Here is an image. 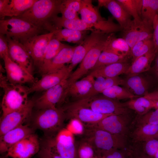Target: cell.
Instances as JSON below:
<instances>
[{
  "mask_svg": "<svg viewBox=\"0 0 158 158\" xmlns=\"http://www.w3.org/2000/svg\"><path fill=\"white\" fill-rule=\"evenodd\" d=\"M40 141L35 133L25 137L11 147L6 155L11 158H31L39 152Z\"/></svg>",
  "mask_w": 158,
  "mask_h": 158,
  "instance_id": "cell-14",
  "label": "cell"
},
{
  "mask_svg": "<svg viewBox=\"0 0 158 158\" xmlns=\"http://www.w3.org/2000/svg\"><path fill=\"white\" fill-rule=\"evenodd\" d=\"M98 6L107 9L118 22L121 30L132 20V17L125 10L117 0H99Z\"/></svg>",
  "mask_w": 158,
  "mask_h": 158,
  "instance_id": "cell-26",
  "label": "cell"
},
{
  "mask_svg": "<svg viewBox=\"0 0 158 158\" xmlns=\"http://www.w3.org/2000/svg\"><path fill=\"white\" fill-rule=\"evenodd\" d=\"M81 6V0H62L60 7L61 17L67 19L79 18V13Z\"/></svg>",
  "mask_w": 158,
  "mask_h": 158,
  "instance_id": "cell-36",
  "label": "cell"
},
{
  "mask_svg": "<svg viewBox=\"0 0 158 158\" xmlns=\"http://www.w3.org/2000/svg\"><path fill=\"white\" fill-rule=\"evenodd\" d=\"M53 35V32L36 35L23 44L34 65L38 68L42 65L47 46Z\"/></svg>",
  "mask_w": 158,
  "mask_h": 158,
  "instance_id": "cell-11",
  "label": "cell"
},
{
  "mask_svg": "<svg viewBox=\"0 0 158 158\" xmlns=\"http://www.w3.org/2000/svg\"><path fill=\"white\" fill-rule=\"evenodd\" d=\"M97 94L89 98L74 101L79 105L104 114L120 115L130 114V109L124 103Z\"/></svg>",
  "mask_w": 158,
  "mask_h": 158,
  "instance_id": "cell-8",
  "label": "cell"
},
{
  "mask_svg": "<svg viewBox=\"0 0 158 158\" xmlns=\"http://www.w3.org/2000/svg\"><path fill=\"white\" fill-rule=\"evenodd\" d=\"M67 129H62L55 136L44 137L40 141L41 146L64 158H79L78 149Z\"/></svg>",
  "mask_w": 158,
  "mask_h": 158,
  "instance_id": "cell-7",
  "label": "cell"
},
{
  "mask_svg": "<svg viewBox=\"0 0 158 158\" xmlns=\"http://www.w3.org/2000/svg\"><path fill=\"white\" fill-rule=\"evenodd\" d=\"M76 47L66 45L50 61L38 68L39 72L42 75L56 71L64 67L71 61Z\"/></svg>",
  "mask_w": 158,
  "mask_h": 158,
  "instance_id": "cell-25",
  "label": "cell"
},
{
  "mask_svg": "<svg viewBox=\"0 0 158 158\" xmlns=\"http://www.w3.org/2000/svg\"><path fill=\"white\" fill-rule=\"evenodd\" d=\"M82 123L77 119H72L67 129L69 130L72 128L73 131L76 133H83L85 128Z\"/></svg>",
  "mask_w": 158,
  "mask_h": 158,
  "instance_id": "cell-47",
  "label": "cell"
},
{
  "mask_svg": "<svg viewBox=\"0 0 158 158\" xmlns=\"http://www.w3.org/2000/svg\"><path fill=\"white\" fill-rule=\"evenodd\" d=\"M153 50L154 49L152 38L138 42L130 49V56L132 63L139 57Z\"/></svg>",
  "mask_w": 158,
  "mask_h": 158,
  "instance_id": "cell-39",
  "label": "cell"
},
{
  "mask_svg": "<svg viewBox=\"0 0 158 158\" xmlns=\"http://www.w3.org/2000/svg\"><path fill=\"white\" fill-rule=\"evenodd\" d=\"M128 158H139L133 152H130Z\"/></svg>",
  "mask_w": 158,
  "mask_h": 158,
  "instance_id": "cell-52",
  "label": "cell"
},
{
  "mask_svg": "<svg viewBox=\"0 0 158 158\" xmlns=\"http://www.w3.org/2000/svg\"><path fill=\"white\" fill-rule=\"evenodd\" d=\"M99 8L93 5L92 0H81V7L79 13L81 19L97 30L105 34H110L121 31L119 24L114 22L113 17H109L106 19L102 16Z\"/></svg>",
  "mask_w": 158,
  "mask_h": 158,
  "instance_id": "cell-5",
  "label": "cell"
},
{
  "mask_svg": "<svg viewBox=\"0 0 158 158\" xmlns=\"http://www.w3.org/2000/svg\"><path fill=\"white\" fill-rule=\"evenodd\" d=\"M125 106L130 109L135 111L138 116L143 115L154 108V103L152 100L144 97L130 99L124 103Z\"/></svg>",
  "mask_w": 158,
  "mask_h": 158,
  "instance_id": "cell-34",
  "label": "cell"
},
{
  "mask_svg": "<svg viewBox=\"0 0 158 158\" xmlns=\"http://www.w3.org/2000/svg\"><path fill=\"white\" fill-rule=\"evenodd\" d=\"M63 108L66 118L77 119L87 125L96 123L111 114H104L82 106L75 102L68 103Z\"/></svg>",
  "mask_w": 158,
  "mask_h": 158,
  "instance_id": "cell-12",
  "label": "cell"
},
{
  "mask_svg": "<svg viewBox=\"0 0 158 158\" xmlns=\"http://www.w3.org/2000/svg\"><path fill=\"white\" fill-rule=\"evenodd\" d=\"M158 16V0H142L141 18L153 26Z\"/></svg>",
  "mask_w": 158,
  "mask_h": 158,
  "instance_id": "cell-33",
  "label": "cell"
},
{
  "mask_svg": "<svg viewBox=\"0 0 158 158\" xmlns=\"http://www.w3.org/2000/svg\"><path fill=\"white\" fill-rule=\"evenodd\" d=\"M66 45L53 36L47 46L42 65L40 67L50 61Z\"/></svg>",
  "mask_w": 158,
  "mask_h": 158,
  "instance_id": "cell-40",
  "label": "cell"
},
{
  "mask_svg": "<svg viewBox=\"0 0 158 158\" xmlns=\"http://www.w3.org/2000/svg\"><path fill=\"white\" fill-rule=\"evenodd\" d=\"M131 64L128 62L115 63L104 66L91 71L89 74L94 78H113L125 74Z\"/></svg>",
  "mask_w": 158,
  "mask_h": 158,
  "instance_id": "cell-28",
  "label": "cell"
},
{
  "mask_svg": "<svg viewBox=\"0 0 158 158\" xmlns=\"http://www.w3.org/2000/svg\"><path fill=\"white\" fill-rule=\"evenodd\" d=\"M37 157L38 158H64L53 153L41 146L39 152L37 154Z\"/></svg>",
  "mask_w": 158,
  "mask_h": 158,
  "instance_id": "cell-48",
  "label": "cell"
},
{
  "mask_svg": "<svg viewBox=\"0 0 158 158\" xmlns=\"http://www.w3.org/2000/svg\"><path fill=\"white\" fill-rule=\"evenodd\" d=\"M108 37L99 42L88 51L79 66L67 79L66 88L78 80L94 67L104 49Z\"/></svg>",
  "mask_w": 158,
  "mask_h": 158,
  "instance_id": "cell-10",
  "label": "cell"
},
{
  "mask_svg": "<svg viewBox=\"0 0 158 158\" xmlns=\"http://www.w3.org/2000/svg\"><path fill=\"white\" fill-rule=\"evenodd\" d=\"M155 58L154 64L152 67L151 68L150 70L151 71L155 80L158 82V53Z\"/></svg>",
  "mask_w": 158,
  "mask_h": 158,
  "instance_id": "cell-50",
  "label": "cell"
},
{
  "mask_svg": "<svg viewBox=\"0 0 158 158\" xmlns=\"http://www.w3.org/2000/svg\"><path fill=\"white\" fill-rule=\"evenodd\" d=\"M96 78L92 88L82 99L101 93L105 89L113 86L122 85L123 80V79L119 76L110 78L99 77Z\"/></svg>",
  "mask_w": 158,
  "mask_h": 158,
  "instance_id": "cell-32",
  "label": "cell"
},
{
  "mask_svg": "<svg viewBox=\"0 0 158 158\" xmlns=\"http://www.w3.org/2000/svg\"><path fill=\"white\" fill-rule=\"evenodd\" d=\"M62 0H37L22 15L16 17L46 30L49 20L60 13Z\"/></svg>",
  "mask_w": 158,
  "mask_h": 158,
  "instance_id": "cell-3",
  "label": "cell"
},
{
  "mask_svg": "<svg viewBox=\"0 0 158 158\" xmlns=\"http://www.w3.org/2000/svg\"><path fill=\"white\" fill-rule=\"evenodd\" d=\"M144 97L152 100L158 101V90L148 92Z\"/></svg>",
  "mask_w": 158,
  "mask_h": 158,
  "instance_id": "cell-51",
  "label": "cell"
},
{
  "mask_svg": "<svg viewBox=\"0 0 158 158\" xmlns=\"http://www.w3.org/2000/svg\"><path fill=\"white\" fill-rule=\"evenodd\" d=\"M7 38L10 58L27 72L33 75V61L24 45L18 41L7 37Z\"/></svg>",
  "mask_w": 158,
  "mask_h": 158,
  "instance_id": "cell-18",
  "label": "cell"
},
{
  "mask_svg": "<svg viewBox=\"0 0 158 158\" xmlns=\"http://www.w3.org/2000/svg\"><path fill=\"white\" fill-rule=\"evenodd\" d=\"M101 93L105 97L118 101L126 99H132L138 97L133 94L126 88L118 85L109 87Z\"/></svg>",
  "mask_w": 158,
  "mask_h": 158,
  "instance_id": "cell-37",
  "label": "cell"
},
{
  "mask_svg": "<svg viewBox=\"0 0 158 158\" xmlns=\"http://www.w3.org/2000/svg\"><path fill=\"white\" fill-rule=\"evenodd\" d=\"M0 85L4 90L1 102V117L25 106L29 100V88L23 85L13 84L9 82L6 76L0 74Z\"/></svg>",
  "mask_w": 158,
  "mask_h": 158,
  "instance_id": "cell-2",
  "label": "cell"
},
{
  "mask_svg": "<svg viewBox=\"0 0 158 158\" xmlns=\"http://www.w3.org/2000/svg\"><path fill=\"white\" fill-rule=\"evenodd\" d=\"M152 138H154L158 140V132Z\"/></svg>",
  "mask_w": 158,
  "mask_h": 158,
  "instance_id": "cell-55",
  "label": "cell"
},
{
  "mask_svg": "<svg viewBox=\"0 0 158 158\" xmlns=\"http://www.w3.org/2000/svg\"><path fill=\"white\" fill-rule=\"evenodd\" d=\"M78 154L79 158H98L93 147L84 141L78 149Z\"/></svg>",
  "mask_w": 158,
  "mask_h": 158,
  "instance_id": "cell-44",
  "label": "cell"
},
{
  "mask_svg": "<svg viewBox=\"0 0 158 158\" xmlns=\"http://www.w3.org/2000/svg\"><path fill=\"white\" fill-rule=\"evenodd\" d=\"M153 101V100H152ZM154 103V108L155 109H158V101H153Z\"/></svg>",
  "mask_w": 158,
  "mask_h": 158,
  "instance_id": "cell-54",
  "label": "cell"
},
{
  "mask_svg": "<svg viewBox=\"0 0 158 158\" xmlns=\"http://www.w3.org/2000/svg\"><path fill=\"white\" fill-rule=\"evenodd\" d=\"M155 109L143 115H138L136 118L137 125L147 124L158 125V109Z\"/></svg>",
  "mask_w": 158,
  "mask_h": 158,
  "instance_id": "cell-42",
  "label": "cell"
},
{
  "mask_svg": "<svg viewBox=\"0 0 158 158\" xmlns=\"http://www.w3.org/2000/svg\"><path fill=\"white\" fill-rule=\"evenodd\" d=\"M0 56L3 59L6 56H9L8 47L7 37L0 34Z\"/></svg>",
  "mask_w": 158,
  "mask_h": 158,
  "instance_id": "cell-46",
  "label": "cell"
},
{
  "mask_svg": "<svg viewBox=\"0 0 158 158\" xmlns=\"http://www.w3.org/2000/svg\"><path fill=\"white\" fill-rule=\"evenodd\" d=\"M6 77L9 83L13 84L22 85L31 83L32 84L36 80L31 75L13 61L9 56L3 59Z\"/></svg>",
  "mask_w": 158,
  "mask_h": 158,
  "instance_id": "cell-20",
  "label": "cell"
},
{
  "mask_svg": "<svg viewBox=\"0 0 158 158\" xmlns=\"http://www.w3.org/2000/svg\"><path fill=\"white\" fill-rule=\"evenodd\" d=\"M128 57L118 55L113 53L103 51L100 55L91 71L102 67L115 63L128 62Z\"/></svg>",
  "mask_w": 158,
  "mask_h": 158,
  "instance_id": "cell-38",
  "label": "cell"
},
{
  "mask_svg": "<svg viewBox=\"0 0 158 158\" xmlns=\"http://www.w3.org/2000/svg\"><path fill=\"white\" fill-rule=\"evenodd\" d=\"M144 142L143 151L137 153L154 158L158 150V140L152 138Z\"/></svg>",
  "mask_w": 158,
  "mask_h": 158,
  "instance_id": "cell-43",
  "label": "cell"
},
{
  "mask_svg": "<svg viewBox=\"0 0 158 158\" xmlns=\"http://www.w3.org/2000/svg\"><path fill=\"white\" fill-rule=\"evenodd\" d=\"M64 28L80 31H97L81 19L79 18L67 19L58 16L51 18L47 25L46 29L49 32H52L55 30Z\"/></svg>",
  "mask_w": 158,
  "mask_h": 158,
  "instance_id": "cell-22",
  "label": "cell"
},
{
  "mask_svg": "<svg viewBox=\"0 0 158 158\" xmlns=\"http://www.w3.org/2000/svg\"><path fill=\"white\" fill-rule=\"evenodd\" d=\"M35 129L28 125H22L0 136V152L6 154L9 149L21 140L35 133Z\"/></svg>",
  "mask_w": 158,
  "mask_h": 158,
  "instance_id": "cell-21",
  "label": "cell"
},
{
  "mask_svg": "<svg viewBox=\"0 0 158 158\" xmlns=\"http://www.w3.org/2000/svg\"><path fill=\"white\" fill-rule=\"evenodd\" d=\"M44 30L23 19L13 17L0 20V34L23 44L30 38Z\"/></svg>",
  "mask_w": 158,
  "mask_h": 158,
  "instance_id": "cell-4",
  "label": "cell"
},
{
  "mask_svg": "<svg viewBox=\"0 0 158 158\" xmlns=\"http://www.w3.org/2000/svg\"><path fill=\"white\" fill-rule=\"evenodd\" d=\"M125 10L133 18L140 21L142 19L139 15L136 0H117Z\"/></svg>",
  "mask_w": 158,
  "mask_h": 158,
  "instance_id": "cell-41",
  "label": "cell"
},
{
  "mask_svg": "<svg viewBox=\"0 0 158 158\" xmlns=\"http://www.w3.org/2000/svg\"><path fill=\"white\" fill-rule=\"evenodd\" d=\"M10 157L7 156L6 154L3 155L1 156L0 158H9Z\"/></svg>",
  "mask_w": 158,
  "mask_h": 158,
  "instance_id": "cell-56",
  "label": "cell"
},
{
  "mask_svg": "<svg viewBox=\"0 0 158 158\" xmlns=\"http://www.w3.org/2000/svg\"><path fill=\"white\" fill-rule=\"evenodd\" d=\"M95 80V78L89 74L74 83L66 88L63 96V102L68 97H71L73 100V102L82 99L90 91Z\"/></svg>",
  "mask_w": 158,
  "mask_h": 158,
  "instance_id": "cell-23",
  "label": "cell"
},
{
  "mask_svg": "<svg viewBox=\"0 0 158 158\" xmlns=\"http://www.w3.org/2000/svg\"><path fill=\"white\" fill-rule=\"evenodd\" d=\"M37 0H0V17L20 16L30 8ZM2 19L1 20H2Z\"/></svg>",
  "mask_w": 158,
  "mask_h": 158,
  "instance_id": "cell-24",
  "label": "cell"
},
{
  "mask_svg": "<svg viewBox=\"0 0 158 158\" xmlns=\"http://www.w3.org/2000/svg\"><path fill=\"white\" fill-rule=\"evenodd\" d=\"M158 132V125L147 124L137 126L132 134V137L135 142H144Z\"/></svg>",
  "mask_w": 158,
  "mask_h": 158,
  "instance_id": "cell-35",
  "label": "cell"
},
{
  "mask_svg": "<svg viewBox=\"0 0 158 158\" xmlns=\"http://www.w3.org/2000/svg\"><path fill=\"white\" fill-rule=\"evenodd\" d=\"M153 25L142 20H132L122 31V38L129 46L130 49L137 42L141 40L152 38Z\"/></svg>",
  "mask_w": 158,
  "mask_h": 158,
  "instance_id": "cell-9",
  "label": "cell"
},
{
  "mask_svg": "<svg viewBox=\"0 0 158 158\" xmlns=\"http://www.w3.org/2000/svg\"><path fill=\"white\" fill-rule=\"evenodd\" d=\"M152 40L154 45V51L156 55L158 53V16L154 27Z\"/></svg>",
  "mask_w": 158,
  "mask_h": 158,
  "instance_id": "cell-49",
  "label": "cell"
},
{
  "mask_svg": "<svg viewBox=\"0 0 158 158\" xmlns=\"http://www.w3.org/2000/svg\"><path fill=\"white\" fill-rule=\"evenodd\" d=\"M66 119L62 107L39 109L33 118L32 127L42 130L45 136H54L62 129Z\"/></svg>",
  "mask_w": 158,
  "mask_h": 158,
  "instance_id": "cell-6",
  "label": "cell"
},
{
  "mask_svg": "<svg viewBox=\"0 0 158 158\" xmlns=\"http://www.w3.org/2000/svg\"></svg>",
  "mask_w": 158,
  "mask_h": 158,
  "instance_id": "cell-58",
  "label": "cell"
},
{
  "mask_svg": "<svg viewBox=\"0 0 158 158\" xmlns=\"http://www.w3.org/2000/svg\"><path fill=\"white\" fill-rule=\"evenodd\" d=\"M156 56L154 50H153L139 57L131 63L125 74L127 76H130L149 71L151 63Z\"/></svg>",
  "mask_w": 158,
  "mask_h": 158,
  "instance_id": "cell-29",
  "label": "cell"
},
{
  "mask_svg": "<svg viewBox=\"0 0 158 158\" xmlns=\"http://www.w3.org/2000/svg\"><path fill=\"white\" fill-rule=\"evenodd\" d=\"M109 34L99 31L91 32L83 41L76 47L69 68L71 71L81 63L88 51L99 42L107 37Z\"/></svg>",
  "mask_w": 158,
  "mask_h": 158,
  "instance_id": "cell-19",
  "label": "cell"
},
{
  "mask_svg": "<svg viewBox=\"0 0 158 158\" xmlns=\"http://www.w3.org/2000/svg\"><path fill=\"white\" fill-rule=\"evenodd\" d=\"M131 120L129 114H113L108 116L98 123L92 125L111 133L126 138Z\"/></svg>",
  "mask_w": 158,
  "mask_h": 158,
  "instance_id": "cell-13",
  "label": "cell"
},
{
  "mask_svg": "<svg viewBox=\"0 0 158 158\" xmlns=\"http://www.w3.org/2000/svg\"><path fill=\"white\" fill-rule=\"evenodd\" d=\"M136 155L139 158H153L140 154H137Z\"/></svg>",
  "mask_w": 158,
  "mask_h": 158,
  "instance_id": "cell-53",
  "label": "cell"
},
{
  "mask_svg": "<svg viewBox=\"0 0 158 158\" xmlns=\"http://www.w3.org/2000/svg\"><path fill=\"white\" fill-rule=\"evenodd\" d=\"M35 101L29 100L26 105L19 110L1 117L0 123V136L21 125L31 116Z\"/></svg>",
  "mask_w": 158,
  "mask_h": 158,
  "instance_id": "cell-15",
  "label": "cell"
},
{
  "mask_svg": "<svg viewBox=\"0 0 158 158\" xmlns=\"http://www.w3.org/2000/svg\"><path fill=\"white\" fill-rule=\"evenodd\" d=\"M132 93L138 97H144L148 92L150 84L145 77L139 74L127 76L122 84Z\"/></svg>",
  "mask_w": 158,
  "mask_h": 158,
  "instance_id": "cell-27",
  "label": "cell"
},
{
  "mask_svg": "<svg viewBox=\"0 0 158 158\" xmlns=\"http://www.w3.org/2000/svg\"><path fill=\"white\" fill-rule=\"evenodd\" d=\"M90 31H80L66 28L54 30L53 37L60 42L79 44L88 35Z\"/></svg>",
  "mask_w": 158,
  "mask_h": 158,
  "instance_id": "cell-31",
  "label": "cell"
},
{
  "mask_svg": "<svg viewBox=\"0 0 158 158\" xmlns=\"http://www.w3.org/2000/svg\"><path fill=\"white\" fill-rule=\"evenodd\" d=\"M154 158H158V150L155 154Z\"/></svg>",
  "mask_w": 158,
  "mask_h": 158,
  "instance_id": "cell-57",
  "label": "cell"
},
{
  "mask_svg": "<svg viewBox=\"0 0 158 158\" xmlns=\"http://www.w3.org/2000/svg\"><path fill=\"white\" fill-rule=\"evenodd\" d=\"M103 51L129 57L130 56V48L124 39L116 37L112 33L108 36Z\"/></svg>",
  "mask_w": 158,
  "mask_h": 158,
  "instance_id": "cell-30",
  "label": "cell"
},
{
  "mask_svg": "<svg viewBox=\"0 0 158 158\" xmlns=\"http://www.w3.org/2000/svg\"><path fill=\"white\" fill-rule=\"evenodd\" d=\"M66 80L45 91L35 101L34 107L38 110L59 107V104H62L63 96L66 88Z\"/></svg>",
  "mask_w": 158,
  "mask_h": 158,
  "instance_id": "cell-16",
  "label": "cell"
},
{
  "mask_svg": "<svg viewBox=\"0 0 158 158\" xmlns=\"http://www.w3.org/2000/svg\"><path fill=\"white\" fill-rule=\"evenodd\" d=\"M71 72L68 65H66L56 71L43 74L40 79L36 80L29 87V93L46 90L67 79Z\"/></svg>",
  "mask_w": 158,
  "mask_h": 158,
  "instance_id": "cell-17",
  "label": "cell"
},
{
  "mask_svg": "<svg viewBox=\"0 0 158 158\" xmlns=\"http://www.w3.org/2000/svg\"><path fill=\"white\" fill-rule=\"evenodd\" d=\"M130 151L124 149H116L105 152L101 154L99 158H128Z\"/></svg>",
  "mask_w": 158,
  "mask_h": 158,
  "instance_id": "cell-45",
  "label": "cell"
},
{
  "mask_svg": "<svg viewBox=\"0 0 158 158\" xmlns=\"http://www.w3.org/2000/svg\"><path fill=\"white\" fill-rule=\"evenodd\" d=\"M83 133L85 138L84 141L94 148L98 157L102 153L116 149H124L126 147V138L114 134L92 125L85 126Z\"/></svg>",
  "mask_w": 158,
  "mask_h": 158,
  "instance_id": "cell-1",
  "label": "cell"
}]
</instances>
